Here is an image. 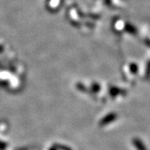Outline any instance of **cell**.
Returning a JSON list of instances; mask_svg holds the SVG:
<instances>
[{"mask_svg": "<svg viewBox=\"0 0 150 150\" xmlns=\"http://www.w3.org/2000/svg\"><path fill=\"white\" fill-rule=\"evenodd\" d=\"M133 142L137 150H146V146L139 139H135Z\"/></svg>", "mask_w": 150, "mask_h": 150, "instance_id": "obj_1", "label": "cell"}]
</instances>
